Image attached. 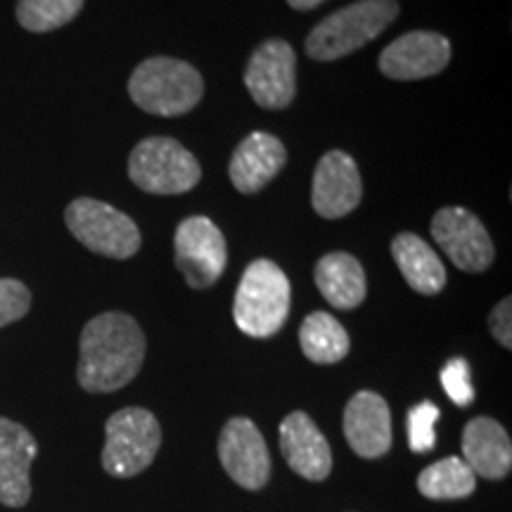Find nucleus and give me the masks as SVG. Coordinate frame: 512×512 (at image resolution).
<instances>
[{
	"label": "nucleus",
	"instance_id": "obj_6",
	"mask_svg": "<svg viewBox=\"0 0 512 512\" xmlns=\"http://www.w3.org/2000/svg\"><path fill=\"white\" fill-rule=\"evenodd\" d=\"M128 176L152 195H183L202 178L200 162L174 138H145L128 157Z\"/></svg>",
	"mask_w": 512,
	"mask_h": 512
},
{
	"label": "nucleus",
	"instance_id": "obj_25",
	"mask_svg": "<svg viewBox=\"0 0 512 512\" xmlns=\"http://www.w3.org/2000/svg\"><path fill=\"white\" fill-rule=\"evenodd\" d=\"M441 387L456 406L465 408L475 401V389L470 380V363L465 358H451L444 368H441Z\"/></svg>",
	"mask_w": 512,
	"mask_h": 512
},
{
	"label": "nucleus",
	"instance_id": "obj_24",
	"mask_svg": "<svg viewBox=\"0 0 512 512\" xmlns=\"http://www.w3.org/2000/svg\"><path fill=\"white\" fill-rule=\"evenodd\" d=\"M439 408L432 401H422L408 411L406 427H408V444L413 453H427L437 444V432L434 425L439 420Z\"/></svg>",
	"mask_w": 512,
	"mask_h": 512
},
{
	"label": "nucleus",
	"instance_id": "obj_21",
	"mask_svg": "<svg viewBox=\"0 0 512 512\" xmlns=\"http://www.w3.org/2000/svg\"><path fill=\"white\" fill-rule=\"evenodd\" d=\"M299 344L304 356L318 366H332L349 354L351 339L335 316L325 311H313L299 328Z\"/></svg>",
	"mask_w": 512,
	"mask_h": 512
},
{
	"label": "nucleus",
	"instance_id": "obj_17",
	"mask_svg": "<svg viewBox=\"0 0 512 512\" xmlns=\"http://www.w3.org/2000/svg\"><path fill=\"white\" fill-rule=\"evenodd\" d=\"M463 453L465 465L475 472V477H484L496 482L510 475L512 467V444L510 434L494 418H472L463 430Z\"/></svg>",
	"mask_w": 512,
	"mask_h": 512
},
{
	"label": "nucleus",
	"instance_id": "obj_19",
	"mask_svg": "<svg viewBox=\"0 0 512 512\" xmlns=\"http://www.w3.org/2000/svg\"><path fill=\"white\" fill-rule=\"evenodd\" d=\"M313 278H316L325 302L339 311L356 309L366 299V271H363L361 261L347 252L325 254L318 261Z\"/></svg>",
	"mask_w": 512,
	"mask_h": 512
},
{
	"label": "nucleus",
	"instance_id": "obj_1",
	"mask_svg": "<svg viewBox=\"0 0 512 512\" xmlns=\"http://www.w3.org/2000/svg\"><path fill=\"white\" fill-rule=\"evenodd\" d=\"M145 335L128 313L110 311L88 320L79 339L76 380L91 394L124 389L145 361Z\"/></svg>",
	"mask_w": 512,
	"mask_h": 512
},
{
	"label": "nucleus",
	"instance_id": "obj_9",
	"mask_svg": "<svg viewBox=\"0 0 512 512\" xmlns=\"http://www.w3.org/2000/svg\"><path fill=\"white\" fill-rule=\"evenodd\" d=\"M432 238L453 266L465 273H482L494 264V242L484 223L463 207H444L432 219Z\"/></svg>",
	"mask_w": 512,
	"mask_h": 512
},
{
	"label": "nucleus",
	"instance_id": "obj_11",
	"mask_svg": "<svg viewBox=\"0 0 512 512\" xmlns=\"http://www.w3.org/2000/svg\"><path fill=\"white\" fill-rule=\"evenodd\" d=\"M219 460L235 484L261 491L271 479V453L264 434L249 418H230L219 437Z\"/></svg>",
	"mask_w": 512,
	"mask_h": 512
},
{
	"label": "nucleus",
	"instance_id": "obj_5",
	"mask_svg": "<svg viewBox=\"0 0 512 512\" xmlns=\"http://www.w3.org/2000/svg\"><path fill=\"white\" fill-rule=\"evenodd\" d=\"M162 448V427L147 408L128 406L110 415L105 425L102 467L107 475L128 479L155 463Z\"/></svg>",
	"mask_w": 512,
	"mask_h": 512
},
{
	"label": "nucleus",
	"instance_id": "obj_28",
	"mask_svg": "<svg viewBox=\"0 0 512 512\" xmlns=\"http://www.w3.org/2000/svg\"><path fill=\"white\" fill-rule=\"evenodd\" d=\"M290 3V8L294 10H313L318 8V5H323L325 0H287Z\"/></svg>",
	"mask_w": 512,
	"mask_h": 512
},
{
	"label": "nucleus",
	"instance_id": "obj_13",
	"mask_svg": "<svg viewBox=\"0 0 512 512\" xmlns=\"http://www.w3.org/2000/svg\"><path fill=\"white\" fill-rule=\"evenodd\" d=\"M363 197L361 174L354 157L332 150L320 159L313 174L311 204L323 219H342L358 207Z\"/></svg>",
	"mask_w": 512,
	"mask_h": 512
},
{
	"label": "nucleus",
	"instance_id": "obj_14",
	"mask_svg": "<svg viewBox=\"0 0 512 512\" xmlns=\"http://www.w3.org/2000/svg\"><path fill=\"white\" fill-rule=\"evenodd\" d=\"M344 437L361 458H382L392 448V413L377 392L363 389L344 408Z\"/></svg>",
	"mask_w": 512,
	"mask_h": 512
},
{
	"label": "nucleus",
	"instance_id": "obj_12",
	"mask_svg": "<svg viewBox=\"0 0 512 512\" xmlns=\"http://www.w3.org/2000/svg\"><path fill=\"white\" fill-rule=\"evenodd\" d=\"M451 41L437 31H411L389 43L380 55V72L394 81H418L444 72Z\"/></svg>",
	"mask_w": 512,
	"mask_h": 512
},
{
	"label": "nucleus",
	"instance_id": "obj_15",
	"mask_svg": "<svg viewBox=\"0 0 512 512\" xmlns=\"http://www.w3.org/2000/svg\"><path fill=\"white\" fill-rule=\"evenodd\" d=\"M38 444L27 427L0 418V503L5 508H24L31 498V463Z\"/></svg>",
	"mask_w": 512,
	"mask_h": 512
},
{
	"label": "nucleus",
	"instance_id": "obj_7",
	"mask_svg": "<svg viewBox=\"0 0 512 512\" xmlns=\"http://www.w3.org/2000/svg\"><path fill=\"white\" fill-rule=\"evenodd\" d=\"M72 235L95 254L128 259L140 249V230L131 216L93 197H79L64 211Z\"/></svg>",
	"mask_w": 512,
	"mask_h": 512
},
{
	"label": "nucleus",
	"instance_id": "obj_2",
	"mask_svg": "<svg viewBox=\"0 0 512 512\" xmlns=\"http://www.w3.org/2000/svg\"><path fill=\"white\" fill-rule=\"evenodd\" d=\"M290 302L292 287L283 268L268 259H256L242 273L235 292V325L249 337H271L290 316Z\"/></svg>",
	"mask_w": 512,
	"mask_h": 512
},
{
	"label": "nucleus",
	"instance_id": "obj_4",
	"mask_svg": "<svg viewBox=\"0 0 512 512\" xmlns=\"http://www.w3.org/2000/svg\"><path fill=\"white\" fill-rule=\"evenodd\" d=\"M128 93L143 112L178 117L197 107L204 95V81L188 62L174 57H150L131 74Z\"/></svg>",
	"mask_w": 512,
	"mask_h": 512
},
{
	"label": "nucleus",
	"instance_id": "obj_22",
	"mask_svg": "<svg viewBox=\"0 0 512 512\" xmlns=\"http://www.w3.org/2000/svg\"><path fill=\"white\" fill-rule=\"evenodd\" d=\"M477 477L463 458H444L418 475V491L430 501H460L475 494Z\"/></svg>",
	"mask_w": 512,
	"mask_h": 512
},
{
	"label": "nucleus",
	"instance_id": "obj_26",
	"mask_svg": "<svg viewBox=\"0 0 512 512\" xmlns=\"http://www.w3.org/2000/svg\"><path fill=\"white\" fill-rule=\"evenodd\" d=\"M31 309V292L15 278H0V328L17 323Z\"/></svg>",
	"mask_w": 512,
	"mask_h": 512
},
{
	"label": "nucleus",
	"instance_id": "obj_18",
	"mask_svg": "<svg viewBox=\"0 0 512 512\" xmlns=\"http://www.w3.org/2000/svg\"><path fill=\"white\" fill-rule=\"evenodd\" d=\"M287 162V150L271 133L256 131L238 145L230 159V181L245 195L261 190L280 174Z\"/></svg>",
	"mask_w": 512,
	"mask_h": 512
},
{
	"label": "nucleus",
	"instance_id": "obj_8",
	"mask_svg": "<svg viewBox=\"0 0 512 512\" xmlns=\"http://www.w3.org/2000/svg\"><path fill=\"white\" fill-rule=\"evenodd\" d=\"M176 268L185 283L195 290H207L226 271V238L207 216H190L176 228Z\"/></svg>",
	"mask_w": 512,
	"mask_h": 512
},
{
	"label": "nucleus",
	"instance_id": "obj_23",
	"mask_svg": "<svg viewBox=\"0 0 512 512\" xmlns=\"http://www.w3.org/2000/svg\"><path fill=\"white\" fill-rule=\"evenodd\" d=\"M81 8L83 0H19L17 19L24 29L46 34L72 22Z\"/></svg>",
	"mask_w": 512,
	"mask_h": 512
},
{
	"label": "nucleus",
	"instance_id": "obj_27",
	"mask_svg": "<svg viewBox=\"0 0 512 512\" xmlns=\"http://www.w3.org/2000/svg\"><path fill=\"white\" fill-rule=\"evenodd\" d=\"M512 299L505 297L503 302H498L494 306V311H491L489 316V328H491V335L496 337L498 344H503L505 349L512 347Z\"/></svg>",
	"mask_w": 512,
	"mask_h": 512
},
{
	"label": "nucleus",
	"instance_id": "obj_3",
	"mask_svg": "<svg viewBox=\"0 0 512 512\" xmlns=\"http://www.w3.org/2000/svg\"><path fill=\"white\" fill-rule=\"evenodd\" d=\"M396 17V0H356L313 27L306 38V55L318 62L347 57L380 36Z\"/></svg>",
	"mask_w": 512,
	"mask_h": 512
},
{
	"label": "nucleus",
	"instance_id": "obj_20",
	"mask_svg": "<svg viewBox=\"0 0 512 512\" xmlns=\"http://www.w3.org/2000/svg\"><path fill=\"white\" fill-rule=\"evenodd\" d=\"M392 256L408 285L415 292L432 294L446 287V268L437 252L415 233H399L392 242Z\"/></svg>",
	"mask_w": 512,
	"mask_h": 512
},
{
	"label": "nucleus",
	"instance_id": "obj_10",
	"mask_svg": "<svg viewBox=\"0 0 512 512\" xmlns=\"http://www.w3.org/2000/svg\"><path fill=\"white\" fill-rule=\"evenodd\" d=\"M245 86L259 107L283 110L297 93V57L283 38L261 43L249 57Z\"/></svg>",
	"mask_w": 512,
	"mask_h": 512
},
{
	"label": "nucleus",
	"instance_id": "obj_16",
	"mask_svg": "<svg viewBox=\"0 0 512 512\" xmlns=\"http://www.w3.org/2000/svg\"><path fill=\"white\" fill-rule=\"evenodd\" d=\"M280 451L290 470L309 482H323L332 472L328 439L304 411H294L280 422Z\"/></svg>",
	"mask_w": 512,
	"mask_h": 512
}]
</instances>
